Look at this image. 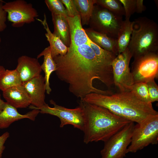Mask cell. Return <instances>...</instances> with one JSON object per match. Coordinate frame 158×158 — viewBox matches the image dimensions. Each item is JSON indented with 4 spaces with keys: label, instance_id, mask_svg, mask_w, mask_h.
<instances>
[{
    "label": "cell",
    "instance_id": "6da1fadb",
    "mask_svg": "<svg viewBox=\"0 0 158 158\" xmlns=\"http://www.w3.org/2000/svg\"><path fill=\"white\" fill-rule=\"evenodd\" d=\"M53 59L55 73L61 80L67 83L69 91L80 100L92 93L104 95L113 94L109 90L97 88L93 85L98 79L108 87L114 84L112 69L102 63L96 57L89 44L68 47L66 54Z\"/></svg>",
    "mask_w": 158,
    "mask_h": 158
},
{
    "label": "cell",
    "instance_id": "7a4b0ae2",
    "mask_svg": "<svg viewBox=\"0 0 158 158\" xmlns=\"http://www.w3.org/2000/svg\"><path fill=\"white\" fill-rule=\"evenodd\" d=\"M81 100L105 108L117 116L137 124L158 114L152 103L141 101L131 91L109 95L92 93Z\"/></svg>",
    "mask_w": 158,
    "mask_h": 158
},
{
    "label": "cell",
    "instance_id": "3957f363",
    "mask_svg": "<svg viewBox=\"0 0 158 158\" xmlns=\"http://www.w3.org/2000/svg\"><path fill=\"white\" fill-rule=\"evenodd\" d=\"M85 117L83 141L106 142L131 121L104 107L80 100Z\"/></svg>",
    "mask_w": 158,
    "mask_h": 158
},
{
    "label": "cell",
    "instance_id": "277c9868",
    "mask_svg": "<svg viewBox=\"0 0 158 158\" xmlns=\"http://www.w3.org/2000/svg\"><path fill=\"white\" fill-rule=\"evenodd\" d=\"M135 58L158 49V25L152 20L140 17L133 21V30L127 47Z\"/></svg>",
    "mask_w": 158,
    "mask_h": 158
},
{
    "label": "cell",
    "instance_id": "5b68a950",
    "mask_svg": "<svg viewBox=\"0 0 158 158\" xmlns=\"http://www.w3.org/2000/svg\"><path fill=\"white\" fill-rule=\"evenodd\" d=\"M158 142V114L152 116L135 126L127 153H135Z\"/></svg>",
    "mask_w": 158,
    "mask_h": 158
},
{
    "label": "cell",
    "instance_id": "8992f818",
    "mask_svg": "<svg viewBox=\"0 0 158 158\" xmlns=\"http://www.w3.org/2000/svg\"><path fill=\"white\" fill-rule=\"evenodd\" d=\"M123 21L122 16L96 4L94 6L89 25L95 31L117 39Z\"/></svg>",
    "mask_w": 158,
    "mask_h": 158
},
{
    "label": "cell",
    "instance_id": "52a82bcc",
    "mask_svg": "<svg viewBox=\"0 0 158 158\" xmlns=\"http://www.w3.org/2000/svg\"><path fill=\"white\" fill-rule=\"evenodd\" d=\"M50 102L53 105V107H51L46 104L39 108L32 105L29 108L32 109L39 110L42 114H48L57 117L61 121V128L69 124L83 131L85 117L83 110L80 106L74 109H69L57 104L52 99L50 100Z\"/></svg>",
    "mask_w": 158,
    "mask_h": 158
},
{
    "label": "cell",
    "instance_id": "ba28073f",
    "mask_svg": "<svg viewBox=\"0 0 158 158\" xmlns=\"http://www.w3.org/2000/svg\"><path fill=\"white\" fill-rule=\"evenodd\" d=\"M135 125L130 122L106 142L101 151L102 158H124L130 145Z\"/></svg>",
    "mask_w": 158,
    "mask_h": 158
},
{
    "label": "cell",
    "instance_id": "9c48e42d",
    "mask_svg": "<svg viewBox=\"0 0 158 158\" xmlns=\"http://www.w3.org/2000/svg\"><path fill=\"white\" fill-rule=\"evenodd\" d=\"M3 7L7 13L8 20L13 27H21L25 24L34 22L39 16L32 4L24 0L4 2Z\"/></svg>",
    "mask_w": 158,
    "mask_h": 158
},
{
    "label": "cell",
    "instance_id": "30bf717a",
    "mask_svg": "<svg viewBox=\"0 0 158 158\" xmlns=\"http://www.w3.org/2000/svg\"><path fill=\"white\" fill-rule=\"evenodd\" d=\"M132 57L131 53L127 48L124 51L118 54L112 63L114 84L121 92L130 91L134 83L129 66Z\"/></svg>",
    "mask_w": 158,
    "mask_h": 158
},
{
    "label": "cell",
    "instance_id": "8fae6325",
    "mask_svg": "<svg viewBox=\"0 0 158 158\" xmlns=\"http://www.w3.org/2000/svg\"><path fill=\"white\" fill-rule=\"evenodd\" d=\"M132 68L134 83L154 79L158 73L157 53L150 52L134 58Z\"/></svg>",
    "mask_w": 158,
    "mask_h": 158
},
{
    "label": "cell",
    "instance_id": "7c38bea8",
    "mask_svg": "<svg viewBox=\"0 0 158 158\" xmlns=\"http://www.w3.org/2000/svg\"><path fill=\"white\" fill-rule=\"evenodd\" d=\"M31 100V104L37 108L45 105L46 92L44 77L40 75L22 83Z\"/></svg>",
    "mask_w": 158,
    "mask_h": 158
},
{
    "label": "cell",
    "instance_id": "4fadbf2b",
    "mask_svg": "<svg viewBox=\"0 0 158 158\" xmlns=\"http://www.w3.org/2000/svg\"><path fill=\"white\" fill-rule=\"evenodd\" d=\"M22 81L24 83L41 75V65L37 58L22 55L17 60L16 68Z\"/></svg>",
    "mask_w": 158,
    "mask_h": 158
},
{
    "label": "cell",
    "instance_id": "5bb4252c",
    "mask_svg": "<svg viewBox=\"0 0 158 158\" xmlns=\"http://www.w3.org/2000/svg\"><path fill=\"white\" fill-rule=\"evenodd\" d=\"M40 110L33 109L25 114H20L17 109L7 102L3 110L0 112V129L8 128L13 122L25 118L34 121Z\"/></svg>",
    "mask_w": 158,
    "mask_h": 158
},
{
    "label": "cell",
    "instance_id": "9a60e30c",
    "mask_svg": "<svg viewBox=\"0 0 158 158\" xmlns=\"http://www.w3.org/2000/svg\"><path fill=\"white\" fill-rule=\"evenodd\" d=\"M3 96L7 103L17 108H25L31 104L30 98L22 85L3 91Z\"/></svg>",
    "mask_w": 158,
    "mask_h": 158
},
{
    "label": "cell",
    "instance_id": "2e32d148",
    "mask_svg": "<svg viewBox=\"0 0 158 158\" xmlns=\"http://www.w3.org/2000/svg\"><path fill=\"white\" fill-rule=\"evenodd\" d=\"M66 18L70 34L71 43L69 47H77L89 44L90 40L82 27L80 16L73 17L68 16Z\"/></svg>",
    "mask_w": 158,
    "mask_h": 158
},
{
    "label": "cell",
    "instance_id": "e0dca14e",
    "mask_svg": "<svg viewBox=\"0 0 158 158\" xmlns=\"http://www.w3.org/2000/svg\"><path fill=\"white\" fill-rule=\"evenodd\" d=\"M84 30L88 37L92 42L102 49L113 53L116 56L118 55L117 39L90 28Z\"/></svg>",
    "mask_w": 158,
    "mask_h": 158
},
{
    "label": "cell",
    "instance_id": "ac0fdd59",
    "mask_svg": "<svg viewBox=\"0 0 158 158\" xmlns=\"http://www.w3.org/2000/svg\"><path fill=\"white\" fill-rule=\"evenodd\" d=\"M36 20L40 22L46 31L45 36L50 44L49 46L52 58L53 59L59 55H65L68 51V47L64 44L59 37L51 31L47 22L45 14H44L43 20L37 18Z\"/></svg>",
    "mask_w": 158,
    "mask_h": 158
},
{
    "label": "cell",
    "instance_id": "d6986e66",
    "mask_svg": "<svg viewBox=\"0 0 158 158\" xmlns=\"http://www.w3.org/2000/svg\"><path fill=\"white\" fill-rule=\"evenodd\" d=\"M54 26V34L58 37L68 47L70 45V34L67 17L51 14Z\"/></svg>",
    "mask_w": 158,
    "mask_h": 158
},
{
    "label": "cell",
    "instance_id": "ffe728a7",
    "mask_svg": "<svg viewBox=\"0 0 158 158\" xmlns=\"http://www.w3.org/2000/svg\"><path fill=\"white\" fill-rule=\"evenodd\" d=\"M42 56L44 57V60L41 67L42 70L45 73L44 77L46 92L47 94H50L51 91L49 82L50 77L52 73L56 71V63L51 56L49 46L45 48L39 54L37 58L38 59Z\"/></svg>",
    "mask_w": 158,
    "mask_h": 158
},
{
    "label": "cell",
    "instance_id": "44dd1931",
    "mask_svg": "<svg viewBox=\"0 0 158 158\" xmlns=\"http://www.w3.org/2000/svg\"><path fill=\"white\" fill-rule=\"evenodd\" d=\"M133 21L125 19L118 31L117 39L118 54L123 52L128 47L133 30Z\"/></svg>",
    "mask_w": 158,
    "mask_h": 158
},
{
    "label": "cell",
    "instance_id": "7402d4cb",
    "mask_svg": "<svg viewBox=\"0 0 158 158\" xmlns=\"http://www.w3.org/2000/svg\"><path fill=\"white\" fill-rule=\"evenodd\" d=\"M20 76L15 69L5 70L0 74V90L3 91L10 88L22 84Z\"/></svg>",
    "mask_w": 158,
    "mask_h": 158
},
{
    "label": "cell",
    "instance_id": "603a6c76",
    "mask_svg": "<svg viewBox=\"0 0 158 158\" xmlns=\"http://www.w3.org/2000/svg\"><path fill=\"white\" fill-rule=\"evenodd\" d=\"M79 13L82 25H89L95 0H73Z\"/></svg>",
    "mask_w": 158,
    "mask_h": 158
},
{
    "label": "cell",
    "instance_id": "cb8c5ba5",
    "mask_svg": "<svg viewBox=\"0 0 158 158\" xmlns=\"http://www.w3.org/2000/svg\"><path fill=\"white\" fill-rule=\"evenodd\" d=\"M89 44L99 61L106 66L112 69V63L116 56L112 52L102 49L90 40Z\"/></svg>",
    "mask_w": 158,
    "mask_h": 158
},
{
    "label": "cell",
    "instance_id": "d4e9b609",
    "mask_svg": "<svg viewBox=\"0 0 158 158\" xmlns=\"http://www.w3.org/2000/svg\"><path fill=\"white\" fill-rule=\"evenodd\" d=\"M96 4L118 16H125L123 7L119 0H95Z\"/></svg>",
    "mask_w": 158,
    "mask_h": 158
},
{
    "label": "cell",
    "instance_id": "484cf974",
    "mask_svg": "<svg viewBox=\"0 0 158 158\" xmlns=\"http://www.w3.org/2000/svg\"><path fill=\"white\" fill-rule=\"evenodd\" d=\"M130 91L141 101L150 103L146 82H141L134 83L132 86Z\"/></svg>",
    "mask_w": 158,
    "mask_h": 158
},
{
    "label": "cell",
    "instance_id": "4316f807",
    "mask_svg": "<svg viewBox=\"0 0 158 158\" xmlns=\"http://www.w3.org/2000/svg\"><path fill=\"white\" fill-rule=\"evenodd\" d=\"M45 3L51 13L68 16L66 9L61 0H45Z\"/></svg>",
    "mask_w": 158,
    "mask_h": 158
},
{
    "label": "cell",
    "instance_id": "83f0119b",
    "mask_svg": "<svg viewBox=\"0 0 158 158\" xmlns=\"http://www.w3.org/2000/svg\"><path fill=\"white\" fill-rule=\"evenodd\" d=\"M122 5L125 11V19H130L135 12L136 0H119Z\"/></svg>",
    "mask_w": 158,
    "mask_h": 158
},
{
    "label": "cell",
    "instance_id": "f1b7e54d",
    "mask_svg": "<svg viewBox=\"0 0 158 158\" xmlns=\"http://www.w3.org/2000/svg\"><path fill=\"white\" fill-rule=\"evenodd\" d=\"M150 102L152 103L158 100V86L153 79L146 82Z\"/></svg>",
    "mask_w": 158,
    "mask_h": 158
},
{
    "label": "cell",
    "instance_id": "f546056e",
    "mask_svg": "<svg viewBox=\"0 0 158 158\" xmlns=\"http://www.w3.org/2000/svg\"><path fill=\"white\" fill-rule=\"evenodd\" d=\"M65 6L69 17H73L80 15L73 0H61Z\"/></svg>",
    "mask_w": 158,
    "mask_h": 158
},
{
    "label": "cell",
    "instance_id": "4dcf8cb0",
    "mask_svg": "<svg viewBox=\"0 0 158 158\" xmlns=\"http://www.w3.org/2000/svg\"><path fill=\"white\" fill-rule=\"evenodd\" d=\"M4 3L3 1L0 0V32L4 30L7 27V13L3 7Z\"/></svg>",
    "mask_w": 158,
    "mask_h": 158
},
{
    "label": "cell",
    "instance_id": "1f68e13d",
    "mask_svg": "<svg viewBox=\"0 0 158 158\" xmlns=\"http://www.w3.org/2000/svg\"><path fill=\"white\" fill-rule=\"evenodd\" d=\"M9 137V133L6 132L0 136V158H1L2 154L5 148L4 144Z\"/></svg>",
    "mask_w": 158,
    "mask_h": 158
},
{
    "label": "cell",
    "instance_id": "d6a6232c",
    "mask_svg": "<svg viewBox=\"0 0 158 158\" xmlns=\"http://www.w3.org/2000/svg\"><path fill=\"white\" fill-rule=\"evenodd\" d=\"M146 6L143 4V0H136L135 12L140 13L145 11Z\"/></svg>",
    "mask_w": 158,
    "mask_h": 158
},
{
    "label": "cell",
    "instance_id": "836d02e7",
    "mask_svg": "<svg viewBox=\"0 0 158 158\" xmlns=\"http://www.w3.org/2000/svg\"><path fill=\"white\" fill-rule=\"evenodd\" d=\"M6 104V102H4L1 99L0 94V112L3 110Z\"/></svg>",
    "mask_w": 158,
    "mask_h": 158
},
{
    "label": "cell",
    "instance_id": "e575fe53",
    "mask_svg": "<svg viewBox=\"0 0 158 158\" xmlns=\"http://www.w3.org/2000/svg\"><path fill=\"white\" fill-rule=\"evenodd\" d=\"M5 70L4 66L0 65V74L4 72Z\"/></svg>",
    "mask_w": 158,
    "mask_h": 158
},
{
    "label": "cell",
    "instance_id": "d590c367",
    "mask_svg": "<svg viewBox=\"0 0 158 158\" xmlns=\"http://www.w3.org/2000/svg\"><path fill=\"white\" fill-rule=\"evenodd\" d=\"M1 38L0 35V44L1 43Z\"/></svg>",
    "mask_w": 158,
    "mask_h": 158
}]
</instances>
